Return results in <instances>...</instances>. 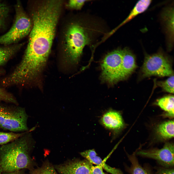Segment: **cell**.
<instances>
[{"label":"cell","mask_w":174,"mask_h":174,"mask_svg":"<svg viewBox=\"0 0 174 174\" xmlns=\"http://www.w3.org/2000/svg\"><path fill=\"white\" fill-rule=\"evenodd\" d=\"M62 1L49 0L37 6L32 14L33 26L23 57L19 64L24 73L38 75L50 53L62 6Z\"/></svg>","instance_id":"6da1fadb"},{"label":"cell","mask_w":174,"mask_h":174,"mask_svg":"<svg viewBox=\"0 0 174 174\" xmlns=\"http://www.w3.org/2000/svg\"><path fill=\"white\" fill-rule=\"evenodd\" d=\"M29 130L13 141L0 146V169L3 173L33 169L30 153L34 142Z\"/></svg>","instance_id":"7a4b0ae2"},{"label":"cell","mask_w":174,"mask_h":174,"mask_svg":"<svg viewBox=\"0 0 174 174\" xmlns=\"http://www.w3.org/2000/svg\"><path fill=\"white\" fill-rule=\"evenodd\" d=\"M81 20L74 21L67 27L65 34L64 50L65 58L70 64H77L85 46L92 41L94 29Z\"/></svg>","instance_id":"3957f363"},{"label":"cell","mask_w":174,"mask_h":174,"mask_svg":"<svg viewBox=\"0 0 174 174\" xmlns=\"http://www.w3.org/2000/svg\"><path fill=\"white\" fill-rule=\"evenodd\" d=\"M28 116L25 109L18 105L0 104V128L15 132L29 130L27 125Z\"/></svg>","instance_id":"277c9868"},{"label":"cell","mask_w":174,"mask_h":174,"mask_svg":"<svg viewBox=\"0 0 174 174\" xmlns=\"http://www.w3.org/2000/svg\"><path fill=\"white\" fill-rule=\"evenodd\" d=\"M15 20L13 26L6 33L0 36V44L8 45L17 42L29 33L31 23L20 2L15 6Z\"/></svg>","instance_id":"5b68a950"},{"label":"cell","mask_w":174,"mask_h":174,"mask_svg":"<svg viewBox=\"0 0 174 174\" xmlns=\"http://www.w3.org/2000/svg\"><path fill=\"white\" fill-rule=\"evenodd\" d=\"M122 49H118L107 54L101 64V78L103 81L114 84L121 80Z\"/></svg>","instance_id":"8992f818"},{"label":"cell","mask_w":174,"mask_h":174,"mask_svg":"<svg viewBox=\"0 0 174 174\" xmlns=\"http://www.w3.org/2000/svg\"><path fill=\"white\" fill-rule=\"evenodd\" d=\"M141 71L144 77L153 76L169 77L174 75L172 66L169 59L160 53L146 55Z\"/></svg>","instance_id":"52a82bcc"},{"label":"cell","mask_w":174,"mask_h":174,"mask_svg":"<svg viewBox=\"0 0 174 174\" xmlns=\"http://www.w3.org/2000/svg\"><path fill=\"white\" fill-rule=\"evenodd\" d=\"M174 144L166 143L161 149L154 148L135 151L136 156L152 159L156 160L162 167H173L174 166Z\"/></svg>","instance_id":"ba28073f"},{"label":"cell","mask_w":174,"mask_h":174,"mask_svg":"<svg viewBox=\"0 0 174 174\" xmlns=\"http://www.w3.org/2000/svg\"><path fill=\"white\" fill-rule=\"evenodd\" d=\"M92 165L86 159H76L56 165L55 168L61 174H90Z\"/></svg>","instance_id":"9c48e42d"},{"label":"cell","mask_w":174,"mask_h":174,"mask_svg":"<svg viewBox=\"0 0 174 174\" xmlns=\"http://www.w3.org/2000/svg\"><path fill=\"white\" fill-rule=\"evenodd\" d=\"M100 122L105 127L114 133L118 132L124 126L121 114L114 110H110L105 113L101 118Z\"/></svg>","instance_id":"30bf717a"},{"label":"cell","mask_w":174,"mask_h":174,"mask_svg":"<svg viewBox=\"0 0 174 174\" xmlns=\"http://www.w3.org/2000/svg\"><path fill=\"white\" fill-rule=\"evenodd\" d=\"M137 67L135 57L128 49H122L121 79H125L132 73Z\"/></svg>","instance_id":"8fae6325"},{"label":"cell","mask_w":174,"mask_h":174,"mask_svg":"<svg viewBox=\"0 0 174 174\" xmlns=\"http://www.w3.org/2000/svg\"><path fill=\"white\" fill-rule=\"evenodd\" d=\"M80 154L92 164L99 166L107 172L111 174H123L119 169L113 168L108 165L98 156L94 149L86 150L80 153Z\"/></svg>","instance_id":"7c38bea8"},{"label":"cell","mask_w":174,"mask_h":174,"mask_svg":"<svg viewBox=\"0 0 174 174\" xmlns=\"http://www.w3.org/2000/svg\"><path fill=\"white\" fill-rule=\"evenodd\" d=\"M152 0H140L136 3L127 17L118 26L112 30L114 33L118 29L128 22L136 16L145 11L147 9Z\"/></svg>","instance_id":"4fadbf2b"},{"label":"cell","mask_w":174,"mask_h":174,"mask_svg":"<svg viewBox=\"0 0 174 174\" xmlns=\"http://www.w3.org/2000/svg\"><path fill=\"white\" fill-rule=\"evenodd\" d=\"M126 153L131 164L130 167L127 168L130 174H153L150 169L142 167L139 164L136 156L135 151L132 154Z\"/></svg>","instance_id":"5bb4252c"},{"label":"cell","mask_w":174,"mask_h":174,"mask_svg":"<svg viewBox=\"0 0 174 174\" xmlns=\"http://www.w3.org/2000/svg\"><path fill=\"white\" fill-rule=\"evenodd\" d=\"M174 121L171 120L164 122L157 127L156 132L158 138L166 140L174 137Z\"/></svg>","instance_id":"9a60e30c"},{"label":"cell","mask_w":174,"mask_h":174,"mask_svg":"<svg viewBox=\"0 0 174 174\" xmlns=\"http://www.w3.org/2000/svg\"><path fill=\"white\" fill-rule=\"evenodd\" d=\"M174 99L173 95H167L158 99L156 104L167 112V116L174 117Z\"/></svg>","instance_id":"2e32d148"},{"label":"cell","mask_w":174,"mask_h":174,"mask_svg":"<svg viewBox=\"0 0 174 174\" xmlns=\"http://www.w3.org/2000/svg\"><path fill=\"white\" fill-rule=\"evenodd\" d=\"M21 44L0 48V65L5 64L21 48Z\"/></svg>","instance_id":"e0dca14e"},{"label":"cell","mask_w":174,"mask_h":174,"mask_svg":"<svg viewBox=\"0 0 174 174\" xmlns=\"http://www.w3.org/2000/svg\"><path fill=\"white\" fill-rule=\"evenodd\" d=\"M164 12L162 17L167 25L169 38L172 42L174 36V9L170 8Z\"/></svg>","instance_id":"ac0fdd59"},{"label":"cell","mask_w":174,"mask_h":174,"mask_svg":"<svg viewBox=\"0 0 174 174\" xmlns=\"http://www.w3.org/2000/svg\"><path fill=\"white\" fill-rule=\"evenodd\" d=\"M26 132H0V145L7 144L13 141L23 135Z\"/></svg>","instance_id":"d6986e66"},{"label":"cell","mask_w":174,"mask_h":174,"mask_svg":"<svg viewBox=\"0 0 174 174\" xmlns=\"http://www.w3.org/2000/svg\"><path fill=\"white\" fill-rule=\"evenodd\" d=\"M30 174H57L52 166L48 162L45 163L40 167L32 169Z\"/></svg>","instance_id":"ffe728a7"},{"label":"cell","mask_w":174,"mask_h":174,"mask_svg":"<svg viewBox=\"0 0 174 174\" xmlns=\"http://www.w3.org/2000/svg\"><path fill=\"white\" fill-rule=\"evenodd\" d=\"M3 72L2 70L0 69V75L2 74ZM0 101H3L14 105H18V103L17 100L13 95L0 88Z\"/></svg>","instance_id":"44dd1931"},{"label":"cell","mask_w":174,"mask_h":174,"mask_svg":"<svg viewBox=\"0 0 174 174\" xmlns=\"http://www.w3.org/2000/svg\"><path fill=\"white\" fill-rule=\"evenodd\" d=\"M174 75H172L164 81H160L158 82V85L160 87L163 91L169 93H174Z\"/></svg>","instance_id":"7402d4cb"},{"label":"cell","mask_w":174,"mask_h":174,"mask_svg":"<svg viewBox=\"0 0 174 174\" xmlns=\"http://www.w3.org/2000/svg\"><path fill=\"white\" fill-rule=\"evenodd\" d=\"M9 11L7 6L3 3H0V28L4 25Z\"/></svg>","instance_id":"603a6c76"},{"label":"cell","mask_w":174,"mask_h":174,"mask_svg":"<svg viewBox=\"0 0 174 174\" xmlns=\"http://www.w3.org/2000/svg\"><path fill=\"white\" fill-rule=\"evenodd\" d=\"M88 0H71L68 2L67 6L70 8L79 10L81 9L85 3Z\"/></svg>","instance_id":"cb8c5ba5"},{"label":"cell","mask_w":174,"mask_h":174,"mask_svg":"<svg viewBox=\"0 0 174 174\" xmlns=\"http://www.w3.org/2000/svg\"><path fill=\"white\" fill-rule=\"evenodd\" d=\"M155 174H174V168L162 167L157 168Z\"/></svg>","instance_id":"d4e9b609"},{"label":"cell","mask_w":174,"mask_h":174,"mask_svg":"<svg viewBox=\"0 0 174 174\" xmlns=\"http://www.w3.org/2000/svg\"><path fill=\"white\" fill-rule=\"evenodd\" d=\"M103 168L97 165L92 166L90 174H106L103 171Z\"/></svg>","instance_id":"484cf974"},{"label":"cell","mask_w":174,"mask_h":174,"mask_svg":"<svg viewBox=\"0 0 174 174\" xmlns=\"http://www.w3.org/2000/svg\"><path fill=\"white\" fill-rule=\"evenodd\" d=\"M3 174H25L23 170L17 171L13 172L3 173Z\"/></svg>","instance_id":"4316f807"},{"label":"cell","mask_w":174,"mask_h":174,"mask_svg":"<svg viewBox=\"0 0 174 174\" xmlns=\"http://www.w3.org/2000/svg\"><path fill=\"white\" fill-rule=\"evenodd\" d=\"M3 173L0 169V174H3Z\"/></svg>","instance_id":"83f0119b"}]
</instances>
